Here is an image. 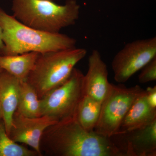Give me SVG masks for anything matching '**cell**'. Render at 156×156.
I'll use <instances>...</instances> for the list:
<instances>
[{"instance_id":"6da1fadb","label":"cell","mask_w":156,"mask_h":156,"mask_svg":"<svg viewBox=\"0 0 156 156\" xmlns=\"http://www.w3.org/2000/svg\"><path fill=\"white\" fill-rule=\"evenodd\" d=\"M43 154L53 156H126L111 139L86 131L76 117L46 128L40 142Z\"/></svg>"},{"instance_id":"7a4b0ae2","label":"cell","mask_w":156,"mask_h":156,"mask_svg":"<svg viewBox=\"0 0 156 156\" xmlns=\"http://www.w3.org/2000/svg\"><path fill=\"white\" fill-rule=\"evenodd\" d=\"M0 27L4 45L2 55L28 52L40 53L76 47L75 39L66 34L48 32L23 24L0 7Z\"/></svg>"},{"instance_id":"3957f363","label":"cell","mask_w":156,"mask_h":156,"mask_svg":"<svg viewBox=\"0 0 156 156\" xmlns=\"http://www.w3.org/2000/svg\"><path fill=\"white\" fill-rule=\"evenodd\" d=\"M80 6L76 0L59 5L49 0H12L13 16L23 24L48 32H60L74 25Z\"/></svg>"},{"instance_id":"277c9868","label":"cell","mask_w":156,"mask_h":156,"mask_svg":"<svg viewBox=\"0 0 156 156\" xmlns=\"http://www.w3.org/2000/svg\"><path fill=\"white\" fill-rule=\"evenodd\" d=\"M87 54L84 48L39 53L26 82L34 89L39 99L63 84L79 62Z\"/></svg>"},{"instance_id":"5b68a950","label":"cell","mask_w":156,"mask_h":156,"mask_svg":"<svg viewBox=\"0 0 156 156\" xmlns=\"http://www.w3.org/2000/svg\"><path fill=\"white\" fill-rule=\"evenodd\" d=\"M84 76L75 68L63 84L40 99L41 116L52 117L58 122L76 117L85 95Z\"/></svg>"},{"instance_id":"8992f818","label":"cell","mask_w":156,"mask_h":156,"mask_svg":"<svg viewBox=\"0 0 156 156\" xmlns=\"http://www.w3.org/2000/svg\"><path fill=\"white\" fill-rule=\"evenodd\" d=\"M144 90L137 85L126 88L111 83L101 103L100 115L94 131L108 138L118 134L124 117L136 98Z\"/></svg>"},{"instance_id":"52a82bcc","label":"cell","mask_w":156,"mask_h":156,"mask_svg":"<svg viewBox=\"0 0 156 156\" xmlns=\"http://www.w3.org/2000/svg\"><path fill=\"white\" fill-rule=\"evenodd\" d=\"M156 57V37L128 43L115 55L112 62L114 79L125 83Z\"/></svg>"},{"instance_id":"ba28073f","label":"cell","mask_w":156,"mask_h":156,"mask_svg":"<svg viewBox=\"0 0 156 156\" xmlns=\"http://www.w3.org/2000/svg\"><path fill=\"white\" fill-rule=\"evenodd\" d=\"M57 122L54 118L48 116L29 118L16 111L9 135L15 142L29 146L42 156L40 142L43 133L46 128Z\"/></svg>"},{"instance_id":"9c48e42d","label":"cell","mask_w":156,"mask_h":156,"mask_svg":"<svg viewBox=\"0 0 156 156\" xmlns=\"http://www.w3.org/2000/svg\"><path fill=\"white\" fill-rule=\"evenodd\" d=\"M115 145L126 156H156V120L144 128L116 134Z\"/></svg>"},{"instance_id":"30bf717a","label":"cell","mask_w":156,"mask_h":156,"mask_svg":"<svg viewBox=\"0 0 156 156\" xmlns=\"http://www.w3.org/2000/svg\"><path fill=\"white\" fill-rule=\"evenodd\" d=\"M107 66L97 50H92L88 59V71L84 76L85 95L102 103L109 89Z\"/></svg>"},{"instance_id":"8fae6325","label":"cell","mask_w":156,"mask_h":156,"mask_svg":"<svg viewBox=\"0 0 156 156\" xmlns=\"http://www.w3.org/2000/svg\"><path fill=\"white\" fill-rule=\"evenodd\" d=\"M20 82L4 70L0 73V105L2 120L8 135L19 102Z\"/></svg>"},{"instance_id":"7c38bea8","label":"cell","mask_w":156,"mask_h":156,"mask_svg":"<svg viewBox=\"0 0 156 156\" xmlns=\"http://www.w3.org/2000/svg\"><path fill=\"white\" fill-rule=\"evenodd\" d=\"M156 120V109L151 107L148 103L144 90L132 103L117 134L144 128Z\"/></svg>"},{"instance_id":"4fadbf2b","label":"cell","mask_w":156,"mask_h":156,"mask_svg":"<svg viewBox=\"0 0 156 156\" xmlns=\"http://www.w3.org/2000/svg\"><path fill=\"white\" fill-rule=\"evenodd\" d=\"M35 52L18 55H0V67L20 82L26 81L39 54Z\"/></svg>"},{"instance_id":"5bb4252c","label":"cell","mask_w":156,"mask_h":156,"mask_svg":"<svg viewBox=\"0 0 156 156\" xmlns=\"http://www.w3.org/2000/svg\"><path fill=\"white\" fill-rule=\"evenodd\" d=\"M16 112L24 116H41V100L31 86L26 81L20 82L19 102Z\"/></svg>"},{"instance_id":"9a60e30c","label":"cell","mask_w":156,"mask_h":156,"mask_svg":"<svg viewBox=\"0 0 156 156\" xmlns=\"http://www.w3.org/2000/svg\"><path fill=\"white\" fill-rule=\"evenodd\" d=\"M101 103L86 95H84L80 102L76 118L79 124L86 131H94L100 115Z\"/></svg>"},{"instance_id":"2e32d148","label":"cell","mask_w":156,"mask_h":156,"mask_svg":"<svg viewBox=\"0 0 156 156\" xmlns=\"http://www.w3.org/2000/svg\"><path fill=\"white\" fill-rule=\"evenodd\" d=\"M40 156L34 150L18 144L7 134L2 119L0 121V156Z\"/></svg>"},{"instance_id":"e0dca14e","label":"cell","mask_w":156,"mask_h":156,"mask_svg":"<svg viewBox=\"0 0 156 156\" xmlns=\"http://www.w3.org/2000/svg\"><path fill=\"white\" fill-rule=\"evenodd\" d=\"M138 76V80L145 83L156 80V57L153 58L142 69Z\"/></svg>"},{"instance_id":"ac0fdd59","label":"cell","mask_w":156,"mask_h":156,"mask_svg":"<svg viewBox=\"0 0 156 156\" xmlns=\"http://www.w3.org/2000/svg\"><path fill=\"white\" fill-rule=\"evenodd\" d=\"M148 103L152 108L156 109V87H149L145 90Z\"/></svg>"},{"instance_id":"d6986e66","label":"cell","mask_w":156,"mask_h":156,"mask_svg":"<svg viewBox=\"0 0 156 156\" xmlns=\"http://www.w3.org/2000/svg\"><path fill=\"white\" fill-rule=\"evenodd\" d=\"M4 49V45L2 40V31L0 27V55H3Z\"/></svg>"},{"instance_id":"ffe728a7","label":"cell","mask_w":156,"mask_h":156,"mask_svg":"<svg viewBox=\"0 0 156 156\" xmlns=\"http://www.w3.org/2000/svg\"><path fill=\"white\" fill-rule=\"evenodd\" d=\"M2 119V109H1V105H0V121Z\"/></svg>"},{"instance_id":"44dd1931","label":"cell","mask_w":156,"mask_h":156,"mask_svg":"<svg viewBox=\"0 0 156 156\" xmlns=\"http://www.w3.org/2000/svg\"><path fill=\"white\" fill-rule=\"evenodd\" d=\"M3 71V69H2L0 67V73L2 72V71Z\"/></svg>"},{"instance_id":"7402d4cb","label":"cell","mask_w":156,"mask_h":156,"mask_svg":"<svg viewBox=\"0 0 156 156\" xmlns=\"http://www.w3.org/2000/svg\"><path fill=\"white\" fill-rule=\"evenodd\" d=\"M49 1H53V2H55V1H59V0H49Z\"/></svg>"}]
</instances>
